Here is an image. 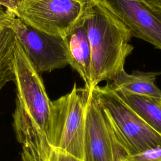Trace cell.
Segmentation results:
<instances>
[{"instance_id": "8", "label": "cell", "mask_w": 161, "mask_h": 161, "mask_svg": "<svg viewBox=\"0 0 161 161\" xmlns=\"http://www.w3.org/2000/svg\"><path fill=\"white\" fill-rule=\"evenodd\" d=\"M83 153V161H113L109 128L93 89L87 91Z\"/></svg>"}, {"instance_id": "12", "label": "cell", "mask_w": 161, "mask_h": 161, "mask_svg": "<svg viewBox=\"0 0 161 161\" xmlns=\"http://www.w3.org/2000/svg\"><path fill=\"white\" fill-rule=\"evenodd\" d=\"M16 35L9 27L0 26V91L14 80V53Z\"/></svg>"}, {"instance_id": "11", "label": "cell", "mask_w": 161, "mask_h": 161, "mask_svg": "<svg viewBox=\"0 0 161 161\" xmlns=\"http://www.w3.org/2000/svg\"><path fill=\"white\" fill-rule=\"evenodd\" d=\"M115 91L142 120L161 135L160 97L133 94L122 90Z\"/></svg>"}, {"instance_id": "15", "label": "cell", "mask_w": 161, "mask_h": 161, "mask_svg": "<svg viewBox=\"0 0 161 161\" xmlns=\"http://www.w3.org/2000/svg\"><path fill=\"white\" fill-rule=\"evenodd\" d=\"M47 161H83L65 152L52 147Z\"/></svg>"}, {"instance_id": "2", "label": "cell", "mask_w": 161, "mask_h": 161, "mask_svg": "<svg viewBox=\"0 0 161 161\" xmlns=\"http://www.w3.org/2000/svg\"><path fill=\"white\" fill-rule=\"evenodd\" d=\"M91 50L93 87L103 80H113L124 69L134 47L129 42L130 30L99 0H91L84 17Z\"/></svg>"}, {"instance_id": "1", "label": "cell", "mask_w": 161, "mask_h": 161, "mask_svg": "<svg viewBox=\"0 0 161 161\" xmlns=\"http://www.w3.org/2000/svg\"><path fill=\"white\" fill-rule=\"evenodd\" d=\"M16 86L13 127L22 161H47L52 147L51 103L42 79L16 36L14 53Z\"/></svg>"}, {"instance_id": "3", "label": "cell", "mask_w": 161, "mask_h": 161, "mask_svg": "<svg viewBox=\"0 0 161 161\" xmlns=\"http://www.w3.org/2000/svg\"><path fill=\"white\" fill-rule=\"evenodd\" d=\"M93 94L107 124L127 155L161 146V135L121 98L111 84L95 86Z\"/></svg>"}, {"instance_id": "18", "label": "cell", "mask_w": 161, "mask_h": 161, "mask_svg": "<svg viewBox=\"0 0 161 161\" xmlns=\"http://www.w3.org/2000/svg\"><path fill=\"white\" fill-rule=\"evenodd\" d=\"M147 3L155 7L160 10H161V0H144Z\"/></svg>"}, {"instance_id": "17", "label": "cell", "mask_w": 161, "mask_h": 161, "mask_svg": "<svg viewBox=\"0 0 161 161\" xmlns=\"http://www.w3.org/2000/svg\"><path fill=\"white\" fill-rule=\"evenodd\" d=\"M23 0H0V6L4 7L8 11L14 13L19 4Z\"/></svg>"}, {"instance_id": "16", "label": "cell", "mask_w": 161, "mask_h": 161, "mask_svg": "<svg viewBox=\"0 0 161 161\" xmlns=\"http://www.w3.org/2000/svg\"><path fill=\"white\" fill-rule=\"evenodd\" d=\"M14 14L0 6V26L9 27V23Z\"/></svg>"}, {"instance_id": "14", "label": "cell", "mask_w": 161, "mask_h": 161, "mask_svg": "<svg viewBox=\"0 0 161 161\" xmlns=\"http://www.w3.org/2000/svg\"><path fill=\"white\" fill-rule=\"evenodd\" d=\"M107 125L109 128L111 140L113 150V161H126V155H127L126 153L116 140V137L114 136V134L113 133L111 128H109L108 124Z\"/></svg>"}, {"instance_id": "13", "label": "cell", "mask_w": 161, "mask_h": 161, "mask_svg": "<svg viewBox=\"0 0 161 161\" xmlns=\"http://www.w3.org/2000/svg\"><path fill=\"white\" fill-rule=\"evenodd\" d=\"M126 161H161V146L133 155H126Z\"/></svg>"}, {"instance_id": "5", "label": "cell", "mask_w": 161, "mask_h": 161, "mask_svg": "<svg viewBox=\"0 0 161 161\" xmlns=\"http://www.w3.org/2000/svg\"><path fill=\"white\" fill-rule=\"evenodd\" d=\"M91 0H23L14 16L31 27L64 37L85 14Z\"/></svg>"}, {"instance_id": "7", "label": "cell", "mask_w": 161, "mask_h": 161, "mask_svg": "<svg viewBox=\"0 0 161 161\" xmlns=\"http://www.w3.org/2000/svg\"><path fill=\"white\" fill-rule=\"evenodd\" d=\"M131 31L132 36L161 50V10L144 0H99Z\"/></svg>"}, {"instance_id": "10", "label": "cell", "mask_w": 161, "mask_h": 161, "mask_svg": "<svg viewBox=\"0 0 161 161\" xmlns=\"http://www.w3.org/2000/svg\"><path fill=\"white\" fill-rule=\"evenodd\" d=\"M160 74L161 72L140 71L128 74L124 69L114 77L111 86L115 90L161 98V90L155 84L156 77Z\"/></svg>"}, {"instance_id": "9", "label": "cell", "mask_w": 161, "mask_h": 161, "mask_svg": "<svg viewBox=\"0 0 161 161\" xmlns=\"http://www.w3.org/2000/svg\"><path fill=\"white\" fill-rule=\"evenodd\" d=\"M85 15V14H84ZM84 16L64 36L67 46L69 65L84 82L85 89H94L92 81L91 50L85 26Z\"/></svg>"}, {"instance_id": "6", "label": "cell", "mask_w": 161, "mask_h": 161, "mask_svg": "<svg viewBox=\"0 0 161 161\" xmlns=\"http://www.w3.org/2000/svg\"><path fill=\"white\" fill-rule=\"evenodd\" d=\"M9 27L14 31L38 72H51L69 65L68 51L62 36L35 29L15 16Z\"/></svg>"}, {"instance_id": "4", "label": "cell", "mask_w": 161, "mask_h": 161, "mask_svg": "<svg viewBox=\"0 0 161 161\" xmlns=\"http://www.w3.org/2000/svg\"><path fill=\"white\" fill-rule=\"evenodd\" d=\"M87 95L75 83L70 92L51 103V147L82 160Z\"/></svg>"}]
</instances>
